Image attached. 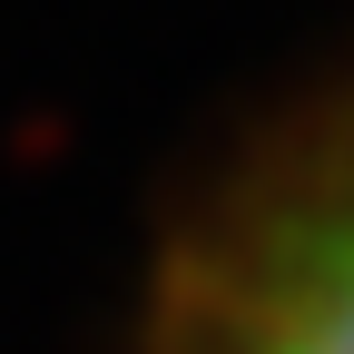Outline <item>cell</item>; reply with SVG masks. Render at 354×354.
Listing matches in <instances>:
<instances>
[{
	"mask_svg": "<svg viewBox=\"0 0 354 354\" xmlns=\"http://www.w3.org/2000/svg\"><path fill=\"white\" fill-rule=\"evenodd\" d=\"M158 354H354V99L266 138L187 216Z\"/></svg>",
	"mask_w": 354,
	"mask_h": 354,
	"instance_id": "1",
	"label": "cell"
}]
</instances>
